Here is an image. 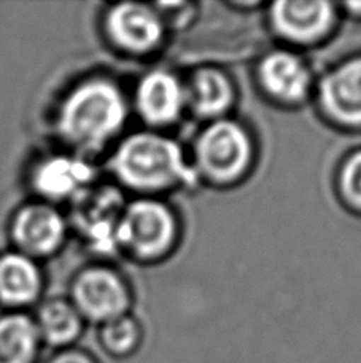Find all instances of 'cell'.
Returning <instances> with one entry per match:
<instances>
[{"mask_svg":"<svg viewBox=\"0 0 361 363\" xmlns=\"http://www.w3.org/2000/svg\"><path fill=\"white\" fill-rule=\"evenodd\" d=\"M69 222L53 204L32 203L19 209L11 220L10 235L16 252L25 257L47 258L62 247Z\"/></svg>","mask_w":361,"mask_h":363,"instance_id":"52a82bcc","label":"cell"},{"mask_svg":"<svg viewBox=\"0 0 361 363\" xmlns=\"http://www.w3.org/2000/svg\"><path fill=\"white\" fill-rule=\"evenodd\" d=\"M251 153V140L242 125L214 120L196 140V172L217 184L236 182L247 172Z\"/></svg>","mask_w":361,"mask_h":363,"instance_id":"277c9868","label":"cell"},{"mask_svg":"<svg viewBox=\"0 0 361 363\" xmlns=\"http://www.w3.org/2000/svg\"><path fill=\"white\" fill-rule=\"evenodd\" d=\"M339 191L347 204L361 211V150L347 157L340 166Z\"/></svg>","mask_w":361,"mask_h":363,"instance_id":"d6986e66","label":"cell"},{"mask_svg":"<svg viewBox=\"0 0 361 363\" xmlns=\"http://www.w3.org/2000/svg\"><path fill=\"white\" fill-rule=\"evenodd\" d=\"M70 303L83 320L104 325L127 314L131 295L117 271L105 267H89L75 276L70 287Z\"/></svg>","mask_w":361,"mask_h":363,"instance_id":"8992f818","label":"cell"},{"mask_svg":"<svg viewBox=\"0 0 361 363\" xmlns=\"http://www.w3.org/2000/svg\"><path fill=\"white\" fill-rule=\"evenodd\" d=\"M42 340L35 320L24 313L0 315V363H37Z\"/></svg>","mask_w":361,"mask_h":363,"instance_id":"2e32d148","label":"cell"},{"mask_svg":"<svg viewBox=\"0 0 361 363\" xmlns=\"http://www.w3.org/2000/svg\"><path fill=\"white\" fill-rule=\"evenodd\" d=\"M105 35L120 51L147 55L158 48L164 23L156 10L144 4H117L105 13Z\"/></svg>","mask_w":361,"mask_h":363,"instance_id":"ba28073f","label":"cell"},{"mask_svg":"<svg viewBox=\"0 0 361 363\" xmlns=\"http://www.w3.org/2000/svg\"><path fill=\"white\" fill-rule=\"evenodd\" d=\"M70 204V225L89 249L101 255L118 250V225L126 207L120 190L93 185Z\"/></svg>","mask_w":361,"mask_h":363,"instance_id":"5b68a950","label":"cell"},{"mask_svg":"<svg viewBox=\"0 0 361 363\" xmlns=\"http://www.w3.org/2000/svg\"><path fill=\"white\" fill-rule=\"evenodd\" d=\"M347 9H349L353 15L361 16V4H350V5H347Z\"/></svg>","mask_w":361,"mask_h":363,"instance_id":"44dd1931","label":"cell"},{"mask_svg":"<svg viewBox=\"0 0 361 363\" xmlns=\"http://www.w3.org/2000/svg\"><path fill=\"white\" fill-rule=\"evenodd\" d=\"M258 80L274 101L299 104L311 93L312 74L298 55L279 50L263 57L258 66Z\"/></svg>","mask_w":361,"mask_h":363,"instance_id":"4fadbf2b","label":"cell"},{"mask_svg":"<svg viewBox=\"0 0 361 363\" xmlns=\"http://www.w3.org/2000/svg\"><path fill=\"white\" fill-rule=\"evenodd\" d=\"M30 182L45 203H72L93 186L94 167L81 155H55L35 166Z\"/></svg>","mask_w":361,"mask_h":363,"instance_id":"9c48e42d","label":"cell"},{"mask_svg":"<svg viewBox=\"0 0 361 363\" xmlns=\"http://www.w3.org/2000/svg\"><path fill=\"white\" fill-rule=\"evenodd\" d=\"M185 106V85L167 70H153L144 75L135 88V108L150 126L171 125L182 115Z\"/></svg>","mask_w":361,"mask_h":363,"instance_id":"7c38bea8","label":"cell"},{"mask_svg":"<svg viewBox=\"0 0 361 363\" xmlns=\"http://www.w3.org/2000/svg\"><path fill=\"white\" fill-rule=\"evenodd\" d=\"M47 363H98L91 354H88L81 349L69 347L57 351L53 357L47 360Z\"/></svg>","mask_w":361,"mask_h":363,"instance_id":"ffe728a7","label":"cell"},{"mask_svg":"<svg viewBox=\"0 0 361 363\" xmlns=\"http://www.w3.org/2000/svg\"><path fill=\"white\" fill-rule=\"evenodd\" d=\"M42 290L43 274L37 260L16 250L0 257V303L8 308L29 306Z\"/></svg>","mask_w":361,"mask_h":363,"instance_id":"5bb4252c","label":"cell"},{"mask_svg":"<svg viewBox=\"0 0 361 363\" xmlns=\"http://www.w3.org/2000/svg\"><path fill=\"white\" fill-rule=\"evenodd\" d=\"M269 16L277 34L290 42L309 45L331 30L336 13L330 2L283 0L270 6Z\"/></svg>","mask_w":361,"mask_h":363,"instance_id":"8fae6325","label":"cell"},{"mask_svg":"<svg viewBox=\"0 0 361 363\" xmlns=\"http://www.w3.org/2000/svg\"><path fill=\"white\" fill-rule=\"evenodd\" d=\"M323 113L347 128L361 126V56L338 64L319 86Z\"/></svg>","mask_w":361,"mask_h":363,"instance_id":"30bf717a","label":"cell"},{"mask_svg":"<svg viewBox=\"0 0 361 363\" xmlns=\"http://www.w3.org/2000/svg\"><path fill=\"white\" fill-rule=\"evenodd\" d=\"M127 118L122 91L107 79H89L64 97L56 115V131L79 155L101 152L117 138Z\"/></svg>","mask_w":361,"mask_h":363,"instance_id":"6da1fadb","label":"cell"},{"mask_svg":"<svg viewBox=\"0 0 361 363\" xmlns=\"http://www.w3.org/2000/svg\"><path fill=\"white\" fill-rule=\"evenodd\" d=\"M185 89L186 106L202 118L218 120L234 102L233 82L217 69L197 70Z\"/></svg>","mask_w":361,"mask_h":363,"instance_id":"9a60e30c","label":"cell"},{"mask_svg":"<svg viewBox=\"0 0 361 363\" xmlns=\"http://www.w3.org/2000/svg\"><path fill=\"white\" fill-rule=\"evenodd\" d=\"M42 345L62 349L72 347L83 332V317L67 300H50L43 303L35 317Z\"/></svg>","mask_w":361,"mask_h":363,"instance_id":"e0dca14e","label":"cell"},{"mask_svg":"<svg viewBox=\"0 0 361 363\" xmlns=\"http://www.w3.org/2000/svg\"><path fill=\"white\" fill-rule=\"evenodd\" d=\"M177 220L161 201L144 198L127 204L118 225V250L139 260H156L176 242Z\"/></svg>","mask_w":361,"mask_h":363,"instance_id":"3957f363","label":"cell"},{"mask_svg":"<svg viewBox=\"0 0 361 363\" xmlns=\"http://www.w3.org/2000/svg\"><path fill=\"white\" fill-rule=\"evenodd\" d=\"M112 169L122 185L142 193L163 191L197 177L177 142L151 131L122 140L112 157Z\"/></svg>","mask_w":361,"mask_h":363,"instance_id":"7a4b0ae2","label":"cell"},{"mask_svg":"<svg viewBox=\"0 0 361 363\" xmlns=\"http://www.w3.org/2000/svg\"><path fill=\"white\" fill-rule=\"evenodd\" d=\"M99 341L104 351L115 359H127L137 351L142 341V330L132 315H121L118 319L101 325Z\"/></svg>","mask_w":361,"mask_h":363,"instance_id":"ac0fdd59","label":"cell"}]
</instances>
